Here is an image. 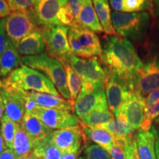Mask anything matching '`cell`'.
<instances>
[{"label": "cell", "instance_id": "1", "mask_svg": "<svg viewBox=\"0 0 159 159\" xmlns=\"http://www.w3.org/2000/svg\"><path fill=\"white\" fill-rule=\"evenodd\" d=\"M100 59L107 74L120 77L128 83L131 89L135 77L143 63L130 41L111 35L105 43Z\"/></svg>", "mask_w": 159, "mask_h": 159}, {"label": "cell", "instance_id": "2", "mask_svg": "<svg viewBox=\"0 0 159 159\" xmlns=\"http://www.w3.org/2000/svg\"><path fill=\"white\" fill-rule=\"evenodd\" d=\"M2 85H7L25 91H35L53 95H61L55 85L40 71L22 64L5 77Z\"/></svg>", "mask_w": 159, "mask_h": 159}, {"label": "cell", "instance_id": "3", "mask_svg": "<svg viewBox=\"0 0 159 159\" xmlns=\"http://www.w3.org/2000/svg\"><path fill=\"white\" fill-rule=\"evenodd\" d=\"M111 20L114 30L119 36L136 42H142L146 39L150 26V16L147 12L114 11Z\"/></svg>", "mask_w": 159, "mask_h": 159}, {"label": "cell", "instance_id": "4", "mask_svg": "<svg viewBox=\"0 0 159 159\" xmlns=\"http://www.w3.org/2000/svg\"><path fill=\"white\" fill-rule=\"evenodd\" d=\"M21 61L24 65L44 73L55 85L61 96L70 101V93L66 82V72L60 61L51 57L47 52L22 57Z\"/></svg>", "mask_w": 159, "mask_h": 159}, {"label": "cell", "instance_id": "5", "mask_svg": "<svg viewBox=\"0 0 159 159\" xmlns=\"http://www.w3.org/2000/svg\"><path fill=\"white\" fill-rule=\"evenodd\" d=\"M69 42L71 54L83 58L100 57L102 48L100 41L95 33L81 25L69 27Z\"/></svg>", "mask_w": 159, "mask_h": 159}, {"label": "cell", "instance_id": "6", "mask_svg": "<svg viewBox=\"0 0 159 159\" xmlns=\"http://www.w3.org/2000/svg\"><path fill=\"white\" fill-rule=\"evenodd\" d=\"M40 29L44 40L46 52L62 64L65 63L71 54L68 38L69 27L64 25H55Z\"/></svg>", "mask_w": 159, "mask_h": 159}, {"label": "cell", "instance_id": "7", "mask_svg": "<svg viewBox=\"0 0 159 159\" xmlns=\"http://www.w3.org/2000/svg\"><path fill=\"white\" fill-rule=\"evenodd\" d=\"M66 63L81 77L82 82L91 83L98 88H105L107 74L97 57L83 58L71 54L65 63Z\"/></svg>", "mask_w": 159, "mask_h": 159}, {"label": "cell", "instance_id": "8", "mask_svg": "<svg viewBox=\"0 0 159 159\" xmlns=\"http://www.w3.org/2000/svg\"><path fill=\"white\" fill-rule=\"evenodd\" d=\"M39 29L30 12H12L5 18V30L10 41L16 46L21 39Z\"/></svg>", "mask_w": 159, "mask_h": 159}, {"label": "cell", "instance_id": "9", "mask_svg": "<svg viewBox=\"0 0 159 159\" xmlns=\"http://www.w3.org/2000/svg\"><path fill=\"white\" fill-rule=\"evenodd\" d=\"M159 89V57L149 60L135 77L131 91L146 97L152 91Z\"/></svg>", "mask_w": 159, "mask_h": 159}, {"label": "cell", "instance_id": "10", "mask_svg": "<svg viewBox=\"0 0 159 159\" xmlns=\"http://www.w3.org/2000/svg\"><path fill=\"white\" fill-rule=\"evenodd\" d=\"M30 114L40 119L52 130H61L80 125L79 118L70 111L37 105Z\"/></svg>", "mask_w": 159, "mask_h": 159}, {"label": "cell", "instance_id": "11", "mask_svg": "<svg viewBox=\"0 0 159 159\" xmlns=\"http://www.w3.org/2000/svg\"><path fill=\"white\" fill-rule=\"evenodd\" d=\"M145 108L144 97L131 91L126 102L115 118L124 121L134 130H140L144 122Z\"/></svg>", "mask_w": 159, "mask_h": 159}, {"label": "cell", "instance_id": "12", "mask_svg": "<svg viewBox=\"0 0 159 159\" xmlns=\"http://www.w3.org/2000/svg\"><path fill=\"white\" fill-rule=\"evenodd\" d=\"M105 89L108 108L115 116L126 102L131 89L128 83L113 74H107Z\"/></svg>", "mask_w": 159, "mask_h": 159}, {"label": "cell", "instance_id": "13", "mask_svg": "<svg viewBox=\"0 0 159 159\" xmlns=\"http://www.w3.org/2000/svg\"><path fill=\"white\" fill-rule=\"evenodd\" d=\"M0 94L5 106V115L21 125L25 114V99L23 90L7 85H2Z\"/></svg>", "mask_w": 159, "mask_h": 159}, {"label": "cell", "instance_id": "14", "mask_svg": "<svg viewBox=\"0 0 159 159\" xmlns=\"http://www.w3.org/2000/svg\"><path fill=\"white\" fill-rule=\"evenodd\" d=\"M68 0H38L33 11L30 12L35 22L41 27L61 25L57 13Z\"/></svg>", "mask_w": 159, "mask_h": 159}, {"label": "cell", "instance_id": "15", "mask_svg": "<svg viewBox=\"0 0 159 159\" xmlns=\"http://www.w3.org/2000/svg\"><path fill=\"white\" fill-rule=\"evenodd\" d=\"M51 137L55 144L63 153L78 152L83 142H85L80 125L54 130Z\"/></svg>", "mask_w": 159, "mask_h": 159}, {"label": "cell", "instance_id": "16", "mask_svg": "<svg viewBox=\"0 0 159 159\" xmlns=\"http://www.w3.org/2000/svg\"><path fill=\"white\" fill-rule=\"evenodd\" d=\"M105 88H99L85 94H79L74 104V112L79 119L95 111L108 109Z\"/></svg>", "mask_w": 159, "mask_h": 159}, {"label": "cell", "instance_id": "17", "mask_svg": "<svg viewBox=\"0 0 159 159\" xmlns=\"http://www.w3.org/2000/svg\"><path fill=\"white\" fill-rule=\"evenodd\" d=\"M26 94L39 106L74 112V104L69 100L63 98L61 95H53L35 91H27Z\"/></svg>", "mask_w": 159, "mask_h": 159}, {"label": "cell", "instance_id": "18", "mask_svg": "<svg viewBox=\"0 0 159 159\" xmlns=\"http://www.w3.org/2000/svg\"><path fill=\"white\" fill-rule=\"evenodd\" d=\"M21 126L30 138L35 147L52 133V130L40 119L27 113L24 115Z\"/></svg>", "mask_w": 159, "mask_h": 159}, {"label": "cell", "instance_id": "19", "mask_svg": "<svg viewBox=\"0 0 159 159\" xmlns=\"http://www.w3.org/2000/svg\"><path fill=\"white\" fill-rule=\"evenodd\" d=\"M136 142L139 159H157L156 153V128L154 125L148 130H139Z\"/></svg>", "mask_w": 159, "mask_h": 159}, {"label": "cell", "instance_id": "20", "mask_svg": "<svg viewBox=\"0 0 159 159\" xmlns=\"http://www.w3.org/2000/svg\"><path fill=\"white\" fill-rule=\"evenodd\" d=\"M16 47L20 55L23 57L33 56L44 52L46 47L41 29H38L21 39Z\"/></svg>", "mask_w": 159, "mask_h": 159}, {"label": "cell", "instance_id": "21", "mask_svg": "<svg viewBox=\"0 0 159 159\" xmlns=\"http://www.w3.org/2000/svg\"><path fill=\"white\" fill-rule=\"evenodd\" d=\"M21 55L16 47L10 41L5 50L0 56V77H7L12 71L22 65Z\"/></svg>", "mask_w": 159, "mask_h": 159}, {"label": "cell", "instance_id": "22", "mask_svg": "<svg viewBox=\"0 0 159 159\" xmlns=\"http://www.w3.org/2000/svg\"><path fill=\"white\" fill-rule=\"evenodd\" d=\"M77 21L80 25L96 33L104 32L97 17L92 0H82V5Z\"/></svg>", "mask_w": 159, "mask_h": 159}, {"label": "cell", "instance_id": "23", "mask_svg": "<svg viewBox=\"0 0 159 159\" xmlns=\"http://www.w3.org/2000/svg\"><path fill=\"white\" fill-rule=\"evenodd\" d=\"M80 125L82 128L85 140H90L94 142L98 146L106 150L111 145L115 143L116 139L111 133L104 129L85 126L80 122Z\"/></svg>", "mask_w": 159, "mask_h": 159}, {"label": "cell", "instance_id": "24", "mask_svg": "<svg viewBox=\"0 0 159 159\" xmlns=\"http://www.w3.org/2000/svg\"><path fill=\"white\" fill-rule=\"evenodd\" d=\"M92 2L103 31L108 35H116L111 20V13L108 0H92Z\"/></svg>", "mask_w": 159, "mask_h": 159}, {"label": "cell", "instance_id": "25", "mask_svg": "<svg viewBox=\"0 0 159 159\" xmlns=\"http://www.w3.org/2000/svg\"><path fill=\"white\" fill-rule=\"evenodd\" d=\"M33 153L38 159H61L64 154L53 142L51 134L35 147Z\"/></svg>", "mask_w": 159, "mask_h": 159}, {"label": "cell", "instance_id": "26", "mask_svg": "<svg viewBox=\"0 0 159 159\" xmlns=\"http://www.w3.org/2000/svg\"><path fill=\"white\" fill-rule=\"evenodd\" d=\"M35 148L30 138L20 125L16 133L13 145V150L18 158L33 153Z\"/></svg>", "mask_w": 159, "mask_h": 159}, {"label": "cell", "instance_id": "27", "mask_svg": "<svg viewBox=\"0 0 159 159\" xmlns=\"http://www.w3.org/2000/svg\"><path fill=\"white\" fill-rule=\"evenodd\" d=\"M96 128L106 130L114 136L115 139H125L135 134L133 130L124 121L115 118L110 122L97 125Z\"/></svg>", "mask_w": 159, "mask_h": 159}, {"label": "cell", "instance_id": "28", "mask_svg": "<svg viewBox=\"0 0 159 159\" xmlns=\"http://www.w3.org/2000/svg\"><path fill=\"white\" fill-rule=\"evenodd\" d=\"M114 119V115L109 110V108H108L105 110L95 111L79 119L81 124L85 126L91 127V128H94V127H97V125L105 124Z\"/></svg>", "mask_w": 159, "mask_h": 159}, {"label": "cell", "instance_id": "29", "mask_svg": "<svg viewBox=\"0 0 159 159\" xmlns=\"http://www.w3.org/2000/svg\"><path fill=\"white\" fill-rule=\"evenodd\" d=\"M66 72V82L70 93V102L75 104L82 88V79L69 63L63 64Z\"/></svg>", "mask_w": 159, "mask_h": 159}, {"label": "cell", "instance_id": "30", "mask_svg": "<svg viewBox=\"0 0 159 159\" xmlns=\"http://www.w3.org/2000/svg\"><path fill=\"white\" fill-rule=\"evenodd\" d=\"M19 125L4 114L0 125V131L7 148L13 150V140Z\"/></svg>", "mask_w": 159, "mask_h": 159}, {"label": "cell", "instance_id": "31", "mask_svg": "<svg viewBox=\"0 0 159 159\" xmlns=\"http://www.w3.org/2000/svg\"><path fill=\"white\" fill-rule=\"evenodd\" d=\"M131 136L125 139H116L114 144L105 150L109 154L111 159H128L126 144Z\"/></svg>", "mask_w": 159, "mask_h": 159}, {"label": "cell", "instance_id": "32", "mask_svg": "<svg viewBox=\"0 0 159 159\" xmlns=\"http://www.w3.org/2000/svg\"><path fill=\"white\" fill-rule=\"evenodd\" d=\"M152 8L149 0H123L122 13H138Z\"/></svg>", "mask_w": 159, "mask_h": 159}, {"label": "cell", "instance_id": "33", "mask_svg": "<svg viewBox=\"0 0 159 159\" xmlns=\"http://www.w3.org/2000/svg\"><path fill=\"white\" fill-rule=\"evenodd\" d=\"M159 117V101L150 105H146L144 122L141 127V130H148L152 128L153 120Z\"/></svg>", "mask_w": 159, "mask_h": 159}, {"label": "cell", "instance_id": "34", "mask_svg": "<svg viewBox=\"0 0 159 159\" xmlns=\"http://www.w3.org/2000/svg\"><path fill=\"white\" fill-rule=\"evenodd\" d=\"M38 0H7L12 12H32Z\"/></svg>", "mask_w": 159, "mask_h": 159}, {"label": "cell", "instance_id": "35", "mask_svg": "<svg viewBox=\"0 0 159 159\" xmlns=\"http://www.w3.org/2000/svg\"><path fill=\"white\" fill-rule=\"evenodd\" d=\"M84 159H111L104 149L97 144H89L83 152Z\"/></svg>", "mask_w": 159, "mask_h": 159}, {"label": "cell", "instance_id": "36", "mask_svg": "<svg viewBox=\"0 0 159 159\" xmlns=\"http://www.w3.org/2000/svg\"><path fill=\"white\" fill-rule=\"evenodd\" d=\"M9 39L5 30V18L0 19V56L5 50Z\"/></svg>", "mask_w": 159, "mask_h": 159}, {"label": "cell", "instance_id": "37", "mask_svg": "<svg viewBox=\"0 0 159 159\" xmlns=\"http://www.w3.org/2000/svg\"><path fill=\"white\" fill-rule=\"evenodd\" d=\"M81 5H82V0H68L65 6L69 13L77 21Z\"/></svg>", "mask_w": 159, "mask_h": 159}, {"label": "cell", "instance_id": "38", "mask_svg": "<svg viewBox=\"0 0 159 159\" xmlns=\"http://www.w3.org/2000/svg\"><path fill=\"white\" fill-rule=\"evenodd\" d=\"M128 159H139L136 142V136L130 139L126 144Z\"/></svg>", "mask_w": 159, "mask_h": 159}, {"label": "cell", "instance_id": "39", "mask_svg": "<svg viewBox=\"0 0 159 159\" xmlns=\"http://www.w3.org/2000/svg\"><path fill=\"white\" fill-rule=\"evenodd\" d=\"M11 13V11L7 3V0H0V19L7 17Z\"/></svg>", "mask_w": 159, "mask_h": 159}, {"label": "cell", "instance_id": "40", "mask_svg": "<svg viewBox=\"0 0 159 159\" xmlns=\"http://www.w3.org/2000/svg\"><path fill=\"white\" fill-rule=\"evenodd\" d=\"M159 101V89L152 91L148 96L145 97V104L147 106Z\"/></svg>", "mask_w": 159, "mask_h": 159}, {"label": "cell", "instance_id": "41", "mask_svg": "<svg viewBox=\"0 0 159 159\" xmlns=\"http://www.w3.org/2000/svg\"><path fill=\"white\" fill-rule=\"evenodd\" d=\"M0 159H19L13 150L6 148L0 155Z\"/></svg>", "mask_w": 159, "mask_h": 159}, {"label": "cell", "instance_id": "42", "mask_svg": "<svg viewBox=\"0 0 159 159\" xmlns=\"http://www.w3.org/2000/svg\"><path fill=\"white\" fill-rule=\"evenodd\" d=\"M110 5L116 12H123V0H110Z\"/></svg>", "mask_w": 159, "mask_h": 159}, {"label": "cell", "instance_id": "43", "mask_svg": "<svg viewBox=\"0 0 159 159\" xmlns=\"http://www.w3.org/2000/svg\"><path fill=\"white\" fill-rule=\"evenodd\" d=\"M156 143H155V147H156V153L157 159H159V128H156Z\"/></svg>", "mask_w": 159, "mask_h": 159}, {"label": "cell", "instance_id": "44", "mask_svg": "<svg viewBox=\"0 0 159 159\" xmlns=\"http://www.w3.org/2000/svg\"><path fill=\"white\" fill-rule=\"evenodd\" d=\"M81 151L80 150L76 152H71V153H64L61 159H78L79 156Z\"/></svg>", "mask_w": 159, "mask_h": 159}, {"label": "cell", "instance_id": "45", "mask_svg": "<svg viewBox=\"0 0 159 159\" xmlns=\"http://www.w3.org/2000/svg\"><path fill=\"white\" fill-rule=\"evenodd\" d=\"M152 8L155 16H159V0H154L153 5H152Z\"/></svg>", "mask_w": 159, "mask_h": 159}, {"label": "cell", "instance_id": "46", "mask_svg": "<svg viewBox=\"0 0 159 159\" xmlns=\"http://www.w3.org/2000/svg\"><path fill=\"white\" fill-rule=\"evenodd\" d=\"M5 114V106H4V103L2 98L1 94H0V125H1L2 119Z\"/></svg>", "mask_w": 159, "mask_h": 159}, {"label": "cell", "instance_id": "47", "mask_svg": "<svg viewBox=\"0 0 159 159\" xmlns=\"http://www.w3.org/2000/svg\"><path fill=\"white\" fill-rule=\"evenodd\" d=\"M6 148H7V147H6L5 141H4L3 137L2 136L1 131H0V155H1L2 152Z\"/></svg>", "mask_w": 159, "mask_h": 159}, {"label": "cell", "instance_id": "48", "mask_svg": "<svg viewBox=\"0 0 159 159\" xmlns=\"http://www.w3.org/2000/svg\"><path fill=\"white\" fill-rule=\"evenodd\" d=\"M19 159H38V158L34 156V155H33V153H31L30 155H27V156L21 157V158H19Z\"/></svg>", "mask_w": 159, "mask_h": 159}, {"label": "cell", "instance_id": "49", "mask_svg": "<svg viewBox=\"0 0 159 159\" xmlns=\"http://www.w3.org/2000/svg\"><path fill=\"white\" fill-rule=\"evenodd\" d=\"M156 123L157 125H159V117H158V118L156 119Z\"/></svg>", "mask_w": 159, "mask_h": 159}, {"label": "cell", "instance_id": "50", "mask_svg": "<svg viewBox=\"0 0 159 159\" xmlns=\"http://www.w3.org/2000/svg\"><path fill=\"white\" fill-rule=\"evenodd\" d=\"M2 83L1 79H0V89H2Z\"/></svg>", "mask_w": 159, "mask_h": 159}, {"label": "cell", "instance_id": "51", "mask_svg": "<svg viewBox=\"0 0 159 159\" xmlns=\"http://www.w3.org/2000/svg\"><path fill=\"white\" fill-rule=\"evenodd\" d=\"M78 159H84V158H83V157H80Z\"/></svg>", "mask_w": 159, "mask_h": 159}, {"label": "cell", "instance_id": "52", "mask_svg": "<svg viewBox=\"0 0 159 159\" xmlns=\"http://www.w3.org/2000/svg\"><path fill=\"white\" fill-rule=\"evenodd\" d=\"M158 29H159V19H158Z\"/></svg>", "mask_w": 159, "mask_h": 159}, {"label": "cell", "instance_id": "53", "mask_svg": "<svg viewBox=\"0 0 159 159\" xmlns=\"http://www.w3.org/2000/svg\"><path fill=\"white\" fill-rule=\"evenodd\" d=\"M149 1H154V0H149Z\"/></svg>", "mask_w": 159, "mask_h": 159}]
</instances>
